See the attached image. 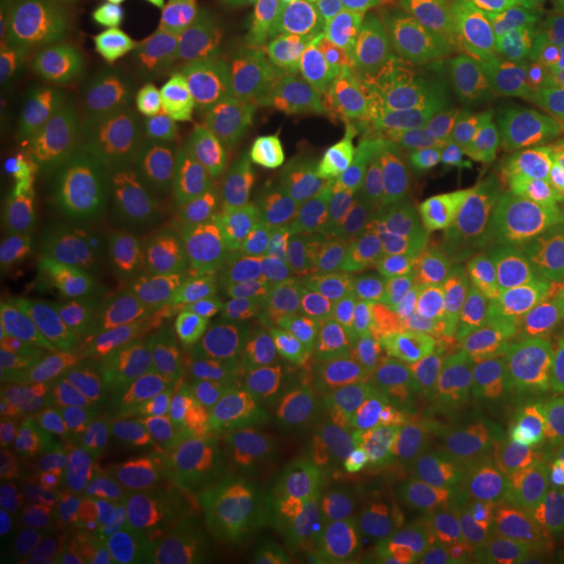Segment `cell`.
<instances>
[{"label":"cell","mask_w":564,"mask_h":564,"mask_svg":"<svg viewBox=\"0 0 564 564\" xmlns=\"http://www.w3.org/2000/svg\"><path fill=\"white\" fill-rule=\"evenodd\" d=\"M230 0H51L13 172L118 202L235 172L268 139L272 72Z\"/></svg>","instance_id":"cell-1"},{"label":"cell","mask_w":564,"mask_h":564,"mask_svg":"<svg viewBox=\"0 0 564 564\" xmlns=\"http://www.w3.org/2000/svg\"><path fill=\"white\" fill-rule=\"evenodd\" d=\"M535 368V335L502 293L456 276L398 284L335 356V477L389 473L514 431Z\"/></svg>","instance_id":"cell-2"},{"label":"cell","mask_w":564,"mask_h":564,"mask_svg":"<svg viewBox=\"0 0 564 564\" xmlns=\"http://www.w3.org/2000/svg\"><path fill=\"white\" fill-rule=\"evenodd\" d=\"M126 268L176 323L256 339L323 302L335 281V235L302 184L235 167L172 188L139 223Z\"/></svg>","instance_id":"cell-3"},{"label":"cell","mask_w":564,"mask_h":564,"mask_svg":"<svg viewBox=\"0 0 564 564\" xmlns=\"http://www.w3.org/2000/svg\"><path fill=\"white\" fill-rule=\"evenodd\" d=\"M256 364L214 347H142L113 368L84 444L72 552L113 564L260 414Z\"/></svg>","instance_id":"cell-4"},{"label":"cell","mask_w":564,"mask_h":564,"mask_svg":"<svg viewBox=\"0 0 564 564\" xmlns=\"http://www.w3.org/2000/svg\"><path fill=\"white\" fill-rule=\"evenodd\" d=\"M323 564H564V485L523 426L435 460L330 477Z\"/></svg>","instance_id":"cell-5"},{"label":"cell","mask_w":564,"mask_h":564,"mask_svg":"<svg viewBox=\"0 0 564 564\" xmlns=\"http://www.w3.org/2000/svg\"><path fill=\"white\" fill-rule=\"evenodd\" d=\"M330 485L284 410L247 431L113 564H323Z\"/></svg>","instance_id":"cell-6"},{"label":"cell","mask_w":564,"mask_h":564,"mask_svg":"<svg viewBox=\"0 0 564 564\" xmlns=\"http://www.w3.org/2000/svg\"><path fill=\"white\" fill-rule=\"evenodd\" d=\"M381 205L431 256H452L552 181L519 142L473 109H444L377 142Z\"/></svg>","instance_id":"cell-7"},{"label":"cell","mask_w":564,"mask_h":564,"mask_svg":"<svg viewBox=\"0 0 564 564\" xmlns=\"http://www.w3.org/2000/svg\"><path fill=\"white\" fill-rule=\"evenodd\" d=\"M105 197L4 172L0 188V326L18 335L39 323L76 281L109 214Z\"/></svg>","instance_id":"cell-8"},{"label":"cell","mask_w":564,"mask_h":564,"mask_svg":"<svg viewBox=\"0 0 564 564\" xmlns=\"http://www.w3.org/2000/svg\"><path fill=\"white\" fill-rule=\"evenodd\" d=\"M368 72L389 97L435 113L481 101L498 72L489 25L447 9L410 13L368 51Z\"/></svg>","instance_id":"cell-9"},{"label":"cell","mask_w":564,"mask_h":564,"mask_svg":"<svg viewBox=\"0 0 564 564\" xmlns=\"http://www.w3.org/2000/svg\"><path fill=\"white\" fill-rule=\"evenodd\" d=\"M51 0H4V34H0V151L4 172L21 160V142L34 113L42 46H46Z\"/></svg>","instance_id":"cell-10"},{"label":"cell","mask_w":564,"mask_h":564,"mask_svg":"<svg viewBox=\"0 0 564 564\" xmlns=\"http://www.w3.org/2000/svg\"><path fill=\"white\" fill-rule=\"evenodd\" d=\"M531 235H535V251L547 276L564 297V163L552 167L547 188L531 202Z\"/></svg>","instance_id":"cell-11"},{"label":"cell","mask_w":564,"mask_h":564,"mask_svg":"<svg viewBox=\"0 0 564 564\" xmlns=\"http://www.w3.org/2000/svg\"><path fill=\"white\" fill-rule=\"evenodd\" d=\"M540 410H544V435L547 444L564 456V351L552 360V368L540 381Z\"/></svg>","instance_id":"cell-12"},{"label":"cell","mask_w":564,"mask_h":564,"mask_svg":"<svg viewBox=\"0 0 564 564\" xmlns=\"http://www.w3.org/2000/svg\"><path fill=\"white\" fill-rule=\"evenodd\" d=\"M502 0H431V9H447V13H464V18H481Z\"/></svg>","instance_id":"cell-13"},{"label":"cell","mask_w":564,"mask_h":564,"mask_svg":"<svg viewBox=\"0 0 564 564\" xmlns=\"http://www.w3.org/2000/svg\"><path fill=\"white\" fill-rule=\"evenodd\" d=\"M239 9H263V13H284V9H297L305 0H230Z\"/></svg>","instance_id":"cell-14"}]
</instances>
